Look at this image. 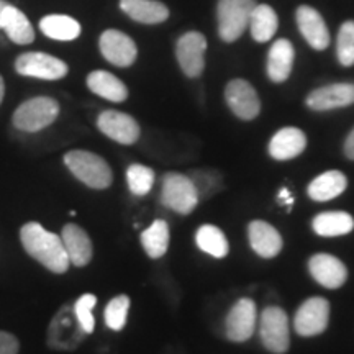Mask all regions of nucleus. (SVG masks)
Returning <instances> with one entry per match:
<instances>
[{"label": "nucleus", "instance_id": "7c9ffc66", "mask_svg": "<svg viewBox=\"0 0 354 354\" xmlns=\"http://www.w3.org/2000/svg\"><path fill=\"white\" fill-rule=\"evenodd\" d=\"M127 183L133 196H148L154 185V171L143 165H131L127 169Z\"/></svg>", "mask_w": 354, "mask_h": 354}, {"label": "nucleus", "instance_id": "c85d7f7f", "mask_svg": "<svg viewBox=\"0 0 354 354\" xmlns=\"http://www.w3.org/2000/svg\"><path fill=\"white\" fill-rule=\"evenodd\" d=\"M141 245L151 259H159L169 248V225L166 220H154L141 233Z\"/></svg>", "mask_w": 354, "mask_h": 354}, {"label": "nucleus", "instance_id": "39448f33", "mask_svg": "<svg viewBox=\"0 0 354 354\" xmlns=\"http://www.w3.org/2000/svg\"><path fill=\"white\" fill-rule=\"evenodd\" d=\"M254 7L256 0H218L216 6L218 35L225 43L236 41L245 33Z\"/></svg>", "mask_w": 354, "mask_h": 354}, {"label": "nucleus", "instance_id": "4c0bfd02", "mask_svg": "<svg viewBox=\"0 0 354 354\" xmlns=\"http://www.w3.org/2000/svg\"><path fill=\"white\" fill-rule=\"evenodd\" d=\"M8 6L7 0H0V28H2V20H3V12H6V8Z\"/></svg>", "mask_w": 354, "mask_h": 354}, {"label": "nucleus", "instance_id": "f3484780", "mask_svg": "<svg viewBox=\"0 0 354 354\" xmlns=\"http://www.w3.org/2000/svg\"><path fill=\"white\" fill-rule=\"evenodd\" d=\"M300 33L313 50H326L330 44V32L323 17L313 7L300 6L295 12Z\"/></svg>", "mask_w": 354, "mask_h": 354}, {"label": "nucleus", "instance_id": "c9c22d12", "mask_svg": "<svg viewBox=\"0 0 354 354\" xmlns=\"http://www.w3.org/2000/svg\"><path fill=\"white\" fill-rule=\"evenodd\" d=\"M20 343L15 335L0 330V354H19Z\"/></svg>", "mask_w": 354, "mask_h": 354}, {"label": "nucleus", "instance_id": "412c9836", "mask_svg": "<svg viewBox=\"0 0 354 354\" xmlns=\"http://www.w3.org/2000/svg\"><path fill=\"white\" fill-rule=\"evenodd\" d=\"M295 51L287 38H279L272 43L268 55V76L272 82L281 84L289 79L294 68Z\"/></svg>", "mask_w": 354, "mask_h": 354}, {"label": "nucleus", "instance_id": "b1692460", "mask_svg": "<svg viewBox=\"0 0 354 354\" xmlns=\"http://www.w3.org/2000/svg\"><path fill=\"white\" fill-rule=\"evenodd\" d=\"M87 87L102 99L120 104L128 99V88L120 79L107 71H94L87 76Z\"/></svg>", "mask_w": 354, "mask_h": 354}, {"label": "nucleus", "instance_id": "20e7f679", "mask_svg": "<svg viewBox=\"0 0 354 354\" xmlns=\"http://www.w3.org/2000/svg\"><path fill=\"white\" fill-rule=\"evenodd\" d=\"M87 333L79 323L73 305H63L53 317L48 328V346L57 351H73L84 342Z\"/></svg>", "mask_w": 354, "mask_h": 354}, {"label": "nucleus", "instance_id": "a211bd4d", "mask_svg": "<svg viewBox=\"0 0 354 354\" xmlns=\"http://www.w3.org/2000/svg\"><path fill=\"white\" fill-rule=\"evenodd\" d=\"M61 240H63L64 250L68 253L69 263L76 268H86L94 256V246H92L91 238L76 223H68L61 232Z\"/></svg>", "mask_w": 354, "mask_h": 354}, {"label": "nucleus", "instance_id": "4be33fe9", "mask_svg": "<svg viewBox=\"0 0 354 354\" xmlns=\"http://www.w3.org/2000/svg\"><path fill=\"white\" fill-rule=\"evenodd\" d=\"M120 8L131 20L145 25L162 24L169 17V8L158 0H120Z\"/></svg>", "mask_w": 354, "mask_h": 354}, {"label": "nucleus", "instance_id": "cd10ccee", "mask_svg": "<svg viewBox=\"0 0 354 354\" xmlns=\"http://www.w3.org/2000/svg\"><path fill=\"white\" fill-rule=\"evenodd\" d=\"M39 30L56 41H73L81 35V24L69 15H46L39 20Z\"/></svg>", "mask_w": 354, "mask_h": 354}, {"label": "nucleus", "instance_id": "c756f323", "mask_svg": "<svg viewBox=\"0 0 354 354\" xmlns=\"http://www.w3.org/2000/svg\"><path fill=\"white\" fill-rule=\"evenodd\" d=\"M196 243L198 250L214 258H225L228 254V240L225 233L215 225H202L196 233Z\"/></svg>", "mask_w": 354, "mask_h": 354}, {"label": "nucleus", "instance_id": "2f4dec72", "mask_svg": "<svg viewBox=\"0 0 354 354\" xmlns=\"http://www.w3.org/2000/svg\"><path fill=\"white\" fill-rule=\"evenodd\" d=\"M128 310H130V297L128 295H117L107 304L104 312L105 325L112 331H122L127 325Z\"/></svg>", "mask_w": 354, "mask_h": 354}, {"label": "nucleus", "instance_id": "9d476101", "mask_svg": "<svg viewBox=\"0 0 354 354\" xmlns=\"http://www.w3.org/2000/svg\"><path fill=\"white\" fill-rule=\"evenodd\" d=\"M225 100L240 120H254L261 112V100L256 88L245 79H233L225 87Z\"/></svg>", "mask_w": 354, "mask_h": 354}, {"label": "nucleus", "instance_id": "4468645a", "mask_svg": "<svg viewBox=\"0 0 354 354\" xmlns=\"http://www.w3.org/2000/svg\"><path fill=\"white\" fill-rule=\"evenodd\" d=\"M305 104L315 112L349 107V105L354 104V84L336 82L330 84V86L318 87L310 92Z\"/></svg>", "mask_w": 354, "mask_h": 354}, {"label": "nucleus", "instance_id": "0eeeda50", "mask_svg": "<svg viewBox=\"0 0 354 354\" xmlns=\"http://www.w3.org/2000/svg\"><path fill=\"white\" fill-rule=\"evenodd\" d=\"M259 335L264 348L274 354H284L290 344L289 318L281 307H268L261 313Z\"/></svg>", "mask_w": 354, "mask_h": 354}, {"label": "nucleus", "instance_id": "ddd939ff", "mask_svg": "<svg viewBox=\"0 0 354 354\" xmlns=\"http://www.w3.org/2000/svg\"><path fill=\"white\" fill-rule=\"evenodd\" d=\"M97 128L109 136L110 140L120 145H135L140 138V125L130 115L117 112V110H105L97 118Z\"/></svg>", "mask_w": 354, "mask_h": 354}, {"label": "nucleus", "instance_id": "f8f14e48", "mask_svg": "<svg viewBox=\"0 0 354 354\" xmlns=\"http://www.w3.org/2000/svg\"><path fill=\"white\" fill-rule=\"evenodd\" d=\"M99 48L102 56L110 64L118 66V68H128L135 63L136 56H138V48L135 41L118 30H105L100 35Z\"/></svg>", "mask_w": 354, "mask_h": 354}, {"label": "nucleus", "instance_id": "58836bf2", "mask_svg": "<svg viewBox=\"0 0 354 354\" xmlns=\"http://www.w3.org/2000/svg\"><path fill=\"white\" fill-rule=\"evenodd\" d=\"M3 95H6V82H3V77L0 76V104H2Z\"/></svg>", "mask_w": 354, "mask_h": 354}, {"label": "nucleus", "instance_id": "5701e85b", "mask_svg": "<svg viewBox=\"0 0 354 354\" xmlns=\"http://www.w3.org/2000/svg\"><path fill=\"white\" fill-rule=\"evenodd\" d=\"M348 179L339 171H326L312 180L308 185V197L315 202L333 201L346 190Z\"/></svg>", "mask_w": 354, "mask_h": 354}, {"label": "nucleus", "instance_id": "f257e3e1", "mask_svg": "<svg viewBox=\"0 0 354 354\" xmlns=\"http://www.w3.org/2000/svg\"><path fill=\"white\" fill-rule=\"evenodd\" d=\"M20 241L26 254L44 266L48 271L64 274L69 269V258L63 240L56 233L48 232L38 221H28L20 228Z\"/></svg>", "mask_w": 354, "mask_h": 354}, {"label": "nucleus", "instance_id": "aec40b11", "mask_svg": "<svg viewBox=\"0 0 354 354\" xmlns=\"http://www.w3.org/2000/svg\"><path fill=\"white\" fill-rule=\"evenodd\" d=\"M307 148V136L302 130L287 127L279 130L269 141V154L276 161H289L300 156Z\"/></svg>", "mask_w": 354, "mask_h": 354}, {"label": "nucleus", "instance_id": "2eb2a0df", "mask_svg": "<svg viewBox=\"0 0 354 354\" xmlns=\"http://www.w3.org/2000/svg\"><path fill=\"white\" fill-rule=\"evenodd\" d=\"M227 336L230 342L243 343L248 342L254 333L256 328V304L251 299H240L228 312Z\"/></svg>", "mask_w": 354, "mask_h": 354}, {"label": "nucleus", "instance_id": "7ed1b4c3", "mask_svg": "<svg viewBox=\"0 0 354 354\" xmlns=\"http://www.w3.org/2000/svg\"><path fill=\"white\" fill-rule=\"evenodd\" d=\"M59 115V104L53 97H33L19 105L13 113L12 122L20 131L37 133L56 122Z\"/></svg>", "mask_w": 354, "mask_h": 354}, {"label": "nucleus", "instance_id": "393cba45", "mask_svg": "<svg viewBox=\"0 0 354 354\" xmlns=\"http://www.w3.org/2000/svg\"><path fill=\"white\" fill-rule=\"evenodd\" d=\"M312 227L318 236H344V234L353 232L354 218L346 212H323L313 218Z\"/></svg>", "mask_w": 354, "mask_h": 354}, {"label": "nucleus", "instance_id": "bb28decb", "mask_svg": "<svg viewBox=\"0 0 354 354\" xmlns=\"http://www.w3.org/2000/svg\"><path fill=\"white\" fill-rule=\"evenodd\" d=\"M279 19L274 8L268 3H256L250 17V25L248 28L251 30V37L258 43L269 41L277 32Z\"/></svg>", "mask_w": 354, "mask_h": 354}, {"label": "nucleus", "instance_id": "e433bc0d", "mask_svg": "<svg viewBox=\"0 0 354 354\" xmlns=\"http://www.w3.org/2000/svg\"><path fill=\"white\" fill-rule=\"evenodd\" d=\"M344 154H346L348 159L354 161V128L349 131L348 138L344 140Z\"/></svg>", "mask_w": 354, "mask_h": 354}, {"label": "nucleus", "instance_id": "f704fd0d", "mask_svg": "<svg viewBox=\"0 0 354 354\" xmlns=\"http://www.w3.org/2000/svg\"><path fill=\"white\" fill-rule=\"evenodd\" d=\"M198 194V201L214 196L221 189V179L216 172L212 171H194L189 176Z\"/></svg>", "mask_w": 354, "mask_h": 354}, {"label": "nucleus", "instance_id": "9b49d317", "mask_svg": "<svg viewBox=\"0 0 354 354\" xmlns=\"http://www.w3.org/2000/svg\"><path fill=\"white\" fill-rule=\"evenodd\" d=\"M330 322V302L312 297L300 305L294 318V328L300 336H317L326 330Z\"/></svg>", "mask_w": 354, "mask_h": 354}, {"label": "nucleus", "instance_id": "6e6552de", "mask_svg": "<svg viewBox=\"0 0 354 354\" xmlns=\"http://www.w3.org/2000/svg\"><path fill=\"white\" fill-rule=\"evenodd\" d=\"M15 69L20 76L43 79V81H59L69 73L68 64L64 61L39 51L20 55L15 61Z\"/></svg>", "mask_w": 354, "mask_h": 354}, {"label": "nucleus", "instance_id": "423d86ee", "mask_svg": "<svg viewBox=\"0 0 354 354\" xmlns=\"http://www.w3.org/2000/svg\"><path fill=\"white\" fill-rule=\"evenodd\" d=\"M161 202L176 214L189 215L201 201H198L196 185L189 176L180 174V172H167L162 177Z\"/></svg>", "mask_w": 354, "mask_h": 354}, {"label": "nucleus", "instance_id": "f03ea898", "mask_svg": "<svg viewBox=\"0 0 354 354\" xmlns=\"http://www.w3.org/2000/svg\"><path fill=\"white\" fill-rule=\"evenodd\" d=\"M64 165L77 180L91 189L104 190L113 183V172L109 162L95 153L73 149L64 154Z\"/></svg>", "mask_w": 354, "mask_h": 354}, {"label": "nucleus", "instance_id": "1a4fd4ad", "mask_svg": "<svg viewBox=\"0 0 354 354\" xmlns=\"http://www.w3.org/2000/svg\"><path fill=\"white\" fill-rule=\"evenodd\" d=\"M207 39L198 32H187L177 39L176 57L187 77H198L205 68Z\"/></svg>", "mask_w": 354, "mask_h": 354}, {"label": "nucleus", "instance_id": "a878e982", "mask_svg": "<svg viewBox=\"0 0 354 354\" xmlns=\"http://www.w3.org/2000/svg\"><path fill=\"white\" fill-rule=\"evenodd\" d=\"M2 30H6L7 37L15 44H30L35 41V30L30 20L20 8L8 3L3 12Z\"/></svg>", "mask_w": 354, "mask_h": 354}, {"label": "nucleus", "instance_id": "6ab92c4d", "mask_svg": "<svg viewBox=\"0 0 354 354\" xmlns=\"http://www.w3.org/2000/svg\"><path fill=\"white\" fill-rule=\"evenodd\" d=\"M248 238H250V246L261 258H276L282 250L281 233L268 221H251L250 227H248Z\"/></svg>", "mask_w": 354, "mask_h": 354}, {"label": "nucleus", "instance_id": "dca6fc26", "mask_svg": "<svg viewBox=\"0 0 354 354\" xmlns=\"http://www.w3.org/2000/svg\"><path fill=\"white\" fill-rule=\"evenodd\" d=\"M308 271L318 284L326 289H339L348 279V269L342 261L326 253H318L308 261Z\"/></svg>", "mask_w": 354, "mask_h": 354}, {"label": "nucleus", "instance_id": "473e14b6", "mask_svg": "<svg viewBox=\"0 0 354 354\" xmlns=\"http://www.w3.org/2000/svg\"><path fill=\"white\" fill-rule=\"evenodd\" d=\"M336 56L344 68L354 64V20L344 21L336 39Z\"/></svg>", "mask_w": 354, "mask_h": 354}, {"label": "nucleus", "instance_id": "72a5a7b5", "mask_svg": "<svg viewBox=\"0 0 354 354\" xmlns=\"http://www.w3.org/2000/svg\"><path fill=\"white\" fill-rule=\"evenodd\" d=\"M97 305V297L94 294H84L73 304L74 313H76L79 323L86 331L91 335L95 328V318H94V307Z\"/></svg>", "mask_w": 354, "mask_h": 354}]
</instances>
